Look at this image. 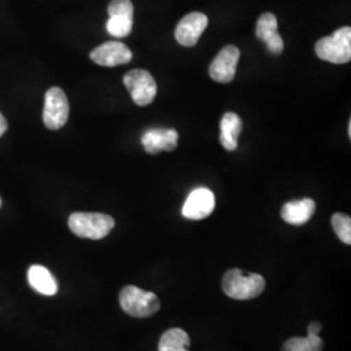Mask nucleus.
I'll use <instances>...</instances> for the list:
<instances>
[{"label":"nucleus","instance_id":"f257e3e1","mask_svg":"<svg viewBox=\"0 0 351 351\" xmlns=\"http://www.w3.org/2000/svg\"><path fill=\"white\" fill-rule=\"evenodd\" d=\"M221 287L229 298L247 301L263 293L265 281L263 276L258 274H247L239 268H233L223 277Z\"/></svg>","mask_w":351,"mask_h":351},{"label":"nucleus","instance_id":"f03ea898","mask_svg":"<svg viewBox=\"0 0 351 351\" xmlns=\"http://www.w3.org/2000/svg\"><path fill=\"white\" fill-rule=\"evenodd\" d=\"M68 226L77 237L101 239L112 230L114 220L106 213H75L69 216Z\"/></svg>","mask_w":351,"mask_h":351},{"label":"nucleus","instance_id":"7ed1b4c3","mask_svg":"<svg viewBox=\"0 0 351 351\" xmlns=\"http://www.w3.org/2000/svg\"><path fill=\"white\" fill-rule=\"evenodd\" d=\"M319 59L333 64H346L351 60V29L343 26L329 37L322 38L315 46Z\"/></svg>","mask_w":351,"mask_h":351},{"label":"nucleus","instance_id":"20e7f679","mask_svg":"<svg viewBox=\"0 0 351 351\" xmlns=\"http://www.w3.org/2000/svg\"><path fill=\"white\" fill-rule=\"evenodd\" d=\"M120 306L126 314L133 317H149L160 308V301L156 294L128 285L120 293Z\"/></svg>","mask_w":351,"mask_h":351},{"label":"nucleus","instance_id":"39448f33","mask_svg":"<svg viewBox=\"0 0 351 351\" xmlns=\"http://www.w3.org/2000/svg\"><path fill=\"white\" fill-rule=\"evenodd\" d=\"M124 85L133 101L145 107L152 103L158 93V86L151 73L145 69H133L124 75Z\"/></svg>","mask_w":351,"mask_h":351},{"label":"nucleus","instance_id":"423d86ee","mask_svg":"<svg viewBox=\"0 0 351 351\" xmlns=\"http://www.w3.org/2000/svg\"><path fill=\"white\" fill-rule=\"evenodd\" d=\"M69 117V103L63 88H51L45 95L43 123L50 130L63 128Z\"/></svg>","mask_w":351,"mask_h":351},{"label":"nucleus","instance_id":"0eeeda50","mask_svg":"<svg viewBox=\"0 0 351 351\" xmlns=\"http://www.w3.org/2000/svg\"><path fill=\"white\" fill-rule=\"evenodd\" d=\"M239 56L241 53L239 49L233 45H228L224 49H221L210 65V75L213 81L220 84H228L233 81L237 71Z\"/></svg>","mask_w":351,"mask_h":351},{"label":"nucleus","instance_id":"6e6552de","mask_svg":"<svg viewBox=\"0 0 351 351\" xmlns=\"http://www.w3.org/2000/svg\"><path fill=\"white\" fill-rule=\"evenodd\" d=\"M132 58H133V53L129 50V47L124 43L116 42V40L106 42L101 46H98L97 49H94L90 53V59L94 63L101 66H107V68L130 63Z\"/></svg>","mask_w":351,"mask_h":351},{"label":"nucleus","instance_id":"1a4fd4ad","mask_svg":"<svg viewBox=\"0 0 351 351\" xmlns=\"http://www.w3.org/2000/svg\"><path fill=\"white\" fill-rule=\"evenodd\" d=\"M208 25V17L201 12L188 13L176 27V40L185 47H193Z\"/></svg>","mask_w":351,"mask_h":351},{"label":"nucleus","instance_id":"9d476101","mask_svg":"<svg viewBox=\"0 0 351 351\" xmlns=\"http://www.w3.org/2000/svg\"><path fill=\"white\" fill-rule=\"evenodd\" d=\"M215 208V195L210 189L198 188L189 194L182 207L184 217L190 220H202L208 217Z\"/></svg>","mask_w":351,"mask_h":351},{"label":"nucleus","instance_id":"9b49d317","mask_svg":"<svg viewBox=\"0 0 351 351\" xmlns=\"http://www.w3.org/2000/svg\"><path fill=\"white\" fill-rule=\"evenodd\" d=\"M256 37L263 40L267 49L274 53L280 55L284 51V40L277 32V19L274 13H263L256 23Z\"/></svg>","mask_w":351,"mask_h":351},{"label":"nucleus","instance_id":"f8f14e48","mask_svg":"<svg viewBox=\"0 0 351 351\" xmlns=\"http://www.w3.org/2000/svg\"><path fill=\"white\" fill-rule=\"evenodd\" d=\"M178 143V133L175 129H151L142 137V146L147 154L160 151H173Z\"/></svg>","mask_w":351,"mask_h":351},{"label":"nucleus","instance_id":"ddd939ff","mask_svg":"<svg viewBox=\"0 0 351 351\" xmlns=\"http://www.w3.org/2000/svg\"><path fill=\"white\" fill-rule=\"evenodd\" d=\"M316 204L311 198L285 203L281 208V217L290 226H303L314 216Z\"/></svg>","mask_w":351,"mask_h":351},{"label":"nucleus","instance_id":"4468645a","mask_svg":"<svg viewBox=\"0 0 351 351\" xmlns=\"http://www.w3.org/2000/svg\"><path fill=\"white\" fill-rule=\"evenodd\" d=\"M242 132V120L237 113L226 112L220 121V143L228 151L239 147V136Z\"/></svg>","mask_w":351,"mask_h":351},{"label":"nucleus","instance_id":"2eb2a0df","mask_svg":"<svg viewBox=\"0 0 351 351\" xmlns=\"http://www.w3.org/2000/svg\"><path fill=\"white\" fill-rule=\"evenodd\" d=\"M27 281L30 287L43 295H55L58 293V282L50 271L43 265H32L27 271Z\"/></svg>","mask_w":351,"mask_h":351},{"label":"nucleus","instance_id":"dca6fc26","mask_svg":"<svg viewBox=\"0 0 351 351\" xmlns=\"http://www.w3.org/2000/svg\"><path fill=\"white\" fill-rule=\"evenodd\" d=\"M190 337L181 328H172L164 332L160 337L158 350L159 351H188Z\"/></svg>","mask_w":351,"mask_h":351},{"label":"nucleus","instance_id":"f3484780","mask_svg":"<svg viewBox=\"0 0 351 351\" xmlns=\"http://www.w3.org/2000/svg\"><path fill=\"white\" fill-rule=\"evenodd\" d=\"M324 342L320 336L307 335L306 337H293L289 339L281 351H323Z\"/></svg>","mask_w":351,"mask_h":351},{"label":"nucleus","instance_id":"a211bd4d","mask_svg":"<svg viewBox=\"0 0 351 351\" xmlns=\"http://www.w3.org/2000/svg\"><path fill=\"white\" fill-rule=\"evenodd\" d=\"M106 27L112 37H128L133 29V19L126 16H110Z\"/></svg>","mask_w":351,"mask_h":351},{"label":"nucleus","instance_id":"6ab92c4d","mask_svg":"<svg viewBox=\"0 0 351 351\" xmlns=\"http://www.w3.org/2000/svg\"><path fill=\"white\" fill-rule=\"evenodd\" d=\"M332 226L343 243L351 245V219L345 213H335L332 216Z\"/></svg>","mask_w":351,"mask_h":351},{"label":"nucleus","instance_id":"aec40b11","mask_svg":"<svg viewBox=\"0 0 351 351\" xmlns=\"http://www.w3.org/2000/svg\"><path fill=\"white\" fill-rule=\"evenodd\" d=\"M110 16H126L134 19V7L130 0H112L108 5Z\"/></svg>","mask_w":351,"mask_h":351},{"label":"nucleus","instance_id":"412c9836","mask_svg":"<svg viewBox=\"0 0 351 351\" xmlns=\"http://www.w3.org/2000/svg\"><path fill=\"white\" fill-rule=\"evenodd\" d=\"M322 324L319 322H313L310 323L308 326V330H307V335H311V336H317L320 332H322Z\"/></svg>","mask_w":351,"mask_h":351},{"label":"nucleus","instance_id":"4be33fe9","mask_svg":"<svg viewBox=\"0 0 351 351\" xmlns=\"http://www.w3.org/2000/svg\"><path fill=\"white\" fill-rule=\"evenodd\" d=\"M8 129V123L5 120V117L0 112V137H3V134L7 132Z\"/></svg>","mask_w":351,"mask_h":351},{"label":"nucleus","instance_id":"5701e85b","mask_svg":"<svg viewBox=\"0 0 351 351\" xmlns=\"http://www.w3.org/2000/svg\"><path fill=\"white\" fill-rule=\"evenodd\" d=\"M349 136H351V121H349Z\"/></svg>","mask_w":351,"mask_h":351},{"label":"nucleus","instance_id":"b1692460","mask_svg":"<svg viewBox=\"0 0 351 351\" xmlns=\"http://www.w3.org/2000/svg\"><path fill=\"white\" fill-rule=\"evenodd\" d=\"M0 208H1V198H0Z\"/></svg>","mask_w":351,"mask_h":351}]
</instances>
